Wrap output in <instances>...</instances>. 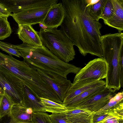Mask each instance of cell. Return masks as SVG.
I'll return each mask as SVG.
<instances>
[{
    "mask_svg": "<svg viewBox=\"0 0 123 123\" xmlns=\"http://www.w3.org/2000/svg\"><path fill=\"white\" fill-rule=\"evenodd\" d=\"M65 15L60 30L85 56L88 54L102 57L101 24L92 18L86 0H62Z\"/></svg>",
    "mask_w": 123,
    "mask_h": 123,
    "instance_id": "1",
    "label": "cell"
},
{
    "mask_svg": "<svg viewBox=\"0 0 123 123\" xmlns=\"http://www.w3.org/2000/svg\"><path fill=\"white\" fill-rule=\"evenodd\" d=\"M100 42L103 54L102 57L107 63L106 87L115 92L123 86V33L102 35Z\"/></svg>",
    "mask_w": 123,
    "mask_h": 123,
    "instance_id": "2",
    "label": "cell"
},
{
    "mask_svg": "<svg viewBox=\"0 0 123 123\" xmlns=\"http://www.w3.org/2000/svg\"><path fill=\"white\" fill-rule=\"evenodd\" d=\"M13 45L19 51L24 61L34 69L55 73L66 78L69 74H76L81 69L62 61L43 45L34 46L23 43Z\"/></svg>",
    "mask_w": 123,
    "mask_h": 123,
    "instance_id": "3",
    "label": "cell"
},
{
    "mask_svg": "<svg viewBox=\"0 0 123 123\" xmlns=\"http://www.w3.org/2000/svg\"><path fill=\"white\" fill-rule=\"evenodd\" d=\"M37 33L42 45L59 59L66 63L74 59V45L60 29L41 28Z\"/></svg>",
    "mask_w": 123,
    "mask_h": 123,
    "instance_id": "4",
    "label": "cell"
},
{
    "mask_svg": "<svg viewBox=\"0 0 123 123\" xmlns=\"http://www.w3.org/2000/svg\"><path fill=\"white\" fill-rule=\"evenodd\" d=\"M107 68L106 63L102 58L93 59L88 62L76 74L72 83L99 80L105 79Z\"/></svg>",
    "mask_w": 123,
    "mask_h": 123,
    "instance_id": "5",
    "label": "cell"
},
{
    "mask_svg": "<svg viewBox=\"0 0 123 123\" xmlns=\"http://www.w3.org/2000/svg\"><path fill=\"white\" fill-rule=\"evenodd\" d=\"M24 85L12 74L0 70V87L5 91L14 104L23 105L25 94Z\"/></svg>",
    "mask_w": 123,
    "mask_h": 123,
    "instance_id": "6",
    "label": "cell"
},
{
    "mask_svg": "<svg viewBox=\"0 0 123 123\" xmlns=\"http://www.w3.org/2000/svg\"><path fill=\"white\" fill-rule=\"evenodd\" d=\"M51 6L25 10L16 13H12L11 16L18 25L42 24Z\"/></svg>",
    "mask_w": 123,
    "mask_h": 123,
    "instance_id": "7",
    "label": "cell"
},
{
    "mask_svg": "<svg viewBox=\"0 0 123 123\" xmlns=\"http://www.w3.org/2000/svg\"><path fill=\"white\" fill-rule=\"evenodd\" d=\"M44 77L47 83L63 102L72 83L69 80L55 73L35 69Z\"/></svg>",
    "mask_w": 123,
    "mask_h": 123,
    "instance_id": "8",
    "label": "cell"
},
{
    "mask_svg": "<svg viewBox=\"0 0 123 123\" xmlns=\"http://www.w3.org/2000/svg\"><path fill=\"white\" fill-rule=\"evenodd\" d=\"M116 93L117 92H111L106 88L99 94L79 104L75 108L85 109L91 112H95L105 106Z\"/></svg>",
    "mask_w": 123,
    "mask_h": 123,
    "instance_id": "9",
    "label": "cell"
},
{
    "mask_svg": "<svg viewBox=\"0 0 123 123\" xmlns=\"http://www.w3.org/2000/svg\"><path fill=\"white\" fill-rule=\"evenodd\" d=\"M65 15L62 3H55L51 6L42 24L48 28H57L61 26Z\"/></svg>",
    "mask_w": 123,
    "mask_h": 123,
    "instance_id": "10",
    "label": "cell"
},
{
    "mask_svg": "<svg viewBox=\"0 0 123 123\" xmlns=\"http://www.w3.org/2000/svg\"><path fill=\"white\" fill-rule=\"evenodd\" d=\"M114 12L110 18L104 20V23L117 29L118 32L123 30V0H111Z\"/></svg>",
    "mask_w": 123,
    "mask_h": 123,
    "instance_id": "11",
    "label": "cell"
},
{
    "mask_svg": "<svg viewBox=\"0 0 123 123\" xmlns=\"http://www.w3.org/2000/svg\"><path fill=\"white\" fill-rule=\"evenodd\" d=\"M17 34L23 43L34 46L43 45L37 31L35 30L31 25H18Z\"/></svg>",
    "mask_w": 123,
    "mask_h": 123,
    "instance_id": "12",
    "label": "cell"
},
{
    "mask_svg": "<svg viewBox=\"0 0 123 123\" xmlns=\"http://www.w3.org/2000/svg\"><path fill=\"white\" fill-rule=\"evenodd\" d=\"M106 85H100L87 90L63 104L68 109L75 108L79 104L99 94L106 88Z\"/></svg>",
    "mask_w": 123,
    "mask_h": 123,
    "instance_id": "13",
    "label": "cell"
},
{
    "mask_svg": "<svg viewBox=\"0 0 123 123\" xmlns=\"http://www.w3.org/2000/svg\"><path fill=\"white\" fill-rule=\"evenodd\" d=\"M106 85L103 80L85 81L75 84L71 83L67 91L63 102L66 101L92 88Z\"/></svg>",
    "mask_w": 123,
    "mask_h": 123,
    "instance_id": "14",
    "label": "cell"
},
{
    "mask_svg": "<svg viewBox=\"0 0 123 123\" xmlns=\"http://www.w3.org/2000/svg\"><path fill=\"white\" fill-rule=\"evenodd\" d=\"M94 112L82 108L67 109L63 113L71 123H93Z\"/></svg>",
    "mask_w": 123,
    "mask_h": 123,
    "instance_id": "15",
    "label": "cell"
},
{
    "mask_svg": "<svg viewBox=\"0 0 123 123\" xmlns=\"http://www.w3.org/2000/svg\"><path fill=\"white\" fill-rule=\"evenodd\" d=\"M27 108L20 105L13 104L10 114V122L11 123H32V114L27 113Z\"/></svg>",
    "mask_w": 123,
    "mask_h": 123,
    "instance_id": "16",
    "label": "cell"
},
{
    "mask_svg": "<svg viewBox=\"0 0 123 123\" xmlns=\"http://www.w3.org/2000/svg\"><path fill=\"white\" fill-rule=\"evenodd\" d=\"M25 94L23 98V105L27 108H31L33 112H46L40 101L26 86H24Z\"/></svg>",
    "mask_w": 123,
    "mask_h": 123,
    "instance_id": "17",
    "label": "cell"
},
{
    "mask_svg": "<svg viewBox=\"0 0 123 123\" xmlns=\"http://www.w3.org/2000/svg\"><path fill=\"white\" fill-rule=\"evenodd\" d=\"M40 102L46 112L52 113L64 112L67 109L63 104H60L49 99L40 98Z\"/></svg>",
    "mask_w": 123,
    "mask_h": 123,
    "instance_id": "18",
    "label": "cell"
},
{
    "mask_svg": "<svg viewBox=\"0 0 123 123\" xmlns=\"http://www.w3.org/2000/svg\"><path fill=\"white\" fill-rule=\"evenodd\" d=\"M13 104L6 92L3 90L0 98V118L7 116H10Z\"/></svg>",
    "mask_w": 123,
    "mask_h": 123,
    "instance_id": "19",
    "label": "cell"
},
{
    "mask_svg": "<svg viewBox=\"0 0 123 123\" xmlns=\"http://www.w3.org/2000/svg\"><path fill=\"white\" fill-rule=\"evenodd\" d=\"M107 0H99L97 2L86 6L87 12L91 17L99 21L103 12Z\"/></svg>",
    "mask_w": 123,
    "mask_h": 123,
    "instance_id": "20",
    "label": "cell"
},
{
    "mask_svg": "<svg viewBox=\"0 0 123 123\" xmlns=\"http://www.w3.org/2000/svg\"><path fill=\"white\" fill-rule=\"evenodd\" d=\"M122 102H123V90L117 93L103 108L99 110L94 112L96 114H101L105 113L106 111L113 106Z\"/></svg>",
    "mask_w": 123,
    "mask_h": 123,
    "instance_id": "21",
    "label": "cell"
},
{
    "mask_svg": "<svg viewBox=\"0 0 123 123\" xmlns=\"http://www.w3.org/2000/svg\"><path fill=\"white\" fill-rule=\"evenodd\" d=\"M12 32L7 18L0 17V40H3L9 37Z\"/></svg>",
    "mask_w": 123,
    "mask_h": 123,
    "instance_id": "22",
    "label": "cell"
},
{
    "mask_svg": "<svg viewBox=\"0 0 123 123\" xmlns=\"http://www.w3.org/2000/svg\"><path fill=\"white\" fill-rule=\"evenodd\" d=\"M105 113L117 118L119 123H123V102L116 105Z\"/></svg>",
    "mask_w": 123,
    "mask_h": 123,
    "instance_id": "23",
    "label": "cell"
},
{
    "mask_svg": "<svg viewBox=\"0 0 123 123\" xmlns=\"http://www.w3.org/2000/svg\"><path fill=\"white\" fill-rule=\"evenodd\" d=\"M32 123H52L49 115L44 112H33L32 113Z\"/></svg>",
    "mask_w": 123,
    "mask_h": 123,
    "instance_id": "24",
    "label": "cell"
},
{
    "mask_svg": "<svg viewBox=\"0 0 123 123\" xmlns=\"http://www.w3.org/2000/svg\"><path fill=\"white\" fill-rule=\"evenodd\" d=\"M0 49L7 53L9 55H14L18 57L21 56L19 51L13 45L0 41Z\"/></svg>",
    "mask_w": 123,
    "mask_h": 123,
    "instance_id": "25",
    "label": "cell"
},
{
    "mask_svg": "<svg viewBox=\"0 0 123 123\" xmlns=\"http://www.w3.org/2000/svg\"><path fill=\"white\" fill-rule=\"evenodd\" d=\"M114 12V9L111 0H107L104 11L101 17L103 20L111 18Z\"/></svg>",
    "mask_w": 123,
    "mask_h": 123,
    "instance_id": "26",
    "label": "cell"
},
{
    "mask_svg": "<svg viewBox=\"0 0 123 123\" xmlns=\"http://www.w3.org/2000/svg\"><path fill=\"white\" fill-rule=\"evenodd\" d=\"M49 116L52 123H71L67 120L63 112L52 113Z\"/></svg>",
    "mask_w": 123,
    "mask_h": 123,
    "instance_id": "27",
    "label": "cell"
},
{
    "mask_svg": "<svg viewBox=\"0 0 123 123\" xmlns=\"http://www.w3.org/2000/svg\"><path fill=\"white\" fill-rule=\"evenodd\" d=\"M108 115L105 113L101 114H96L94 112L93 117V123H98L101 121Z\"/></svg>",
    "mask_w": 123,
    "mask_h": 123,
    "instance_id": "28",
    "label": "cell"
},
{
    "mask_svg": "<svg viewBox=\"0 0 123 123\" xmlns=\"http://www.w3.org/2000/svg\"><path fill=\"white\" fill-rule=\"evenodd\" d=\"M12 13H10L7 8L2 4L0 3V17L8 18L11 16Z\"/></svg>",
    "mask_w": 123,
    "mask_h": 123,
    "instance_id": "29",
    "label": "cell"
},
{
    "mask_svg": "<svg viewBox=\"0 0 123 123\" xmlns=\"http://www.w3.org/2000/svg\"><path fill=\"white\" fill-rule=\"evenodd\" d=\"M98 123H119V120L115 117L108 115Z\"/></svg>",
    "mask_w": 123,
    "mask_h": 123,
    "instance_id": "30",
    "label": "cell"
},
{
    "mask_svg": "<svg viewBox=\"0 0 123 123\" xmlns=\"http://www.w3.org/2000/svg\"><path fill=\"white\" fill-rule=\"evenodd\" d=\"M0 123H11L10 122V116H7L0 118Z\"/></svg>",
    "mask_w": 123,
    "mask_h": 123,
    "instance_id": "31",
    "label": "cell"
},
{
    "mask_svg": "<svg viewBox=\"0 0 123 123\" xmlns=\"http://www.w3.org/2000/svg\"><path fill=\"white\" fill-rule=\"evenodd\" d=\"M26 111L27 113L29 114H32L33 112L31 108H27Z\"/></svg>",
    "mask_w": 123,
    "mask_h": 123,
    "instance_id": "32",
    "label": "cell"
}]
</instances>
